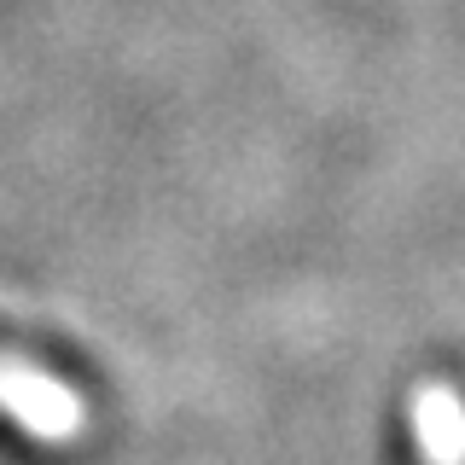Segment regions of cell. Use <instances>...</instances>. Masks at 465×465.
Listing matches in <instances>:
<instances>
[{
  "label": "cell",
  "instance_id": "6da1fadb",
  "mask_svg": "<svg viewBox=\"0 0 465 465\" xmlns=\"http://www.w3.org/2000/svg\"><path fill=\"white\" fill-rule=\"evenodd\" d=\"M0 407L12 413V425H24L41 442H70L82 430V401L70 384H58L53 372L29 367L24 355H12L0 343Z\"/></svg>",
  "mask_w": 465,
  "mask_h": 465
},
{
  "label": "cell",
  "instance_id": "7a4b0ae2",
  "mask_svg": "<svg viewBox=\"0 0 465 465\" xmlns=\"http://www.w3.org/2000/svg\"><path fill=\"white\" fill-rule=\"evenodd\" d=\"M413 436L430 465H465V401L454 384L430 378L413 390Z\"/></svg>",
  "mask_w": 465,
  "mask_h": 465
}]
</instances>
